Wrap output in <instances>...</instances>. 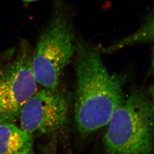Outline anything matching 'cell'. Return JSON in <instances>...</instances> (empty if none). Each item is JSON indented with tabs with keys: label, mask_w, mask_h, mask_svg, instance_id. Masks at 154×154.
Returning a JSON list of instances; mask_svg holds the SVG:
<instances>
[{
	"label": "cell",
	"mask_w": 154,
	"mask_h": 154,
	"mask_svg": "<svg viewBox=\"0 0 154 154\" xmlns=\"http://www.w3.org/2000/svg\"><path fill=\"white\" fill-rule=\"evenodd\" d=\"M75 51V122L88 135L107 125L121 105L123 79L108 70L97 49L78 43Z\"/></svg>",
	"instance_id": "1"
},
{
	"label": "cell",
	"mask_w": 154,
	"mask_h": 154,
	"mask_svg": "<svg viewBox=\"0 0 154 154\" xmlns=\"http://www.w3.org/2000/svg\"><path fill=\"white\" fill-rule=\"evenodd\" d=\"M103 138L107 154H151L154 147V106L144 95L123 99Z\"/></svg>",
	"instance_id": "2"
},
{
	"label": "cell",
	"mask_w": 154,
	"mask_h": 154,
	"mask_svg": "<svg viewBox=\"0 0 154 154\" xmlns=\"http://www.w3.org/2000/svg\"><path fill=\"white\" fill-rule=\"evenodd\" d=\"M75 51L73 37L64 17L56 16L41 35L31 59L34 77L43 88L57 90L64 69Z\"/></svg>",
	"instance_id": "3"
},
{
	"label": "cell",
	"mask_w": 154,
	"mask_h": 154,
	"mask_svg": "<svg viewBox=\"0 0 154 154\" xmlns=\"http://www.w3.org/2000/svg\"><path fill=\"white\" fill-rule=\"evenodd\" d=\"M31 59L25 48L0 72V125L17 120L23 106L38 90Z\"/></svg>",
	"instance_id": "4"
},
{
	"label": "cell",
	"mask_w": 154,
	"mask_h": 154,
	"mask_svg": "<svg viewBox=\"0 0 154 154\" xmlns=\"http://www.w3.org/2000/svg\"><path fill=\"white\" fill-rule=\"evenodd\" d=\"M69 104L66 94L57 90H37L23 106L20 127L31 135H54L66 126Z\"/></svg>",
	"instance_id": "5"
},
{
	"label": "cell",
	"mask_w": 154,
	"mask_h": 154,
	"mask_svg": "<svg viewBox=\"0 0 154 154\" xmlns=\"http://www.w3.org/2000/svg\"><path fill=\"white\" fill-rule=\"evenodd\" d=\"M0 154H35L33 135L14 123L1 124Z\"/></svg>",
	"instance_id": "6"
},
{
	"label": "cell",
	"mask_w": 154,
	"mask_h": 154,
	"mask_svg": "<svg viewBox=\"0 0 154 154\" xmlns=\"http://www.w3.org/2000/svg\"><path fill=\"white\" fill-rule=\"evenodd\" d=\"M151 42H154V9L134 32L116 41L102 49V51L105 53H112L129 47Z\"/></svg>",
	"instance_id": "7"
},
{
	"label": "cell",
	"mask_w": 154,
	"mask_h": 154,
	"mask_svg": "<svg viewBox=\"0 0 154 154\" xmlns=\"http://www.w3.org/2000/svg\"><path fill=\"white\" fill-rule=\"evenodd\" d=\"M40 151L41 154H58L55 138L48 144L42 146L40 148Z\"/></svg>",
	"instance_id": "8"
},
{
	"label": "cell",
	"mask_w": 154,
	"mask_h": 154,
	"mask_svg": "<svg viewBox=\"0 0 154 154\" xmlns=\"http://www.w3.org/2000/svg\"><path fill=\"white\" fill-rule=\"evenodd\" d=\"M151 67L154 71V47L151 53Z\"/></svg>",
	"instance_id": "9"
},
{
	"label": "cell",
	"mask_w": 154,
	"mask_h": 154,
	"mask_svg": "<svg viewBox=\"0 0 154 154\" xmlns=\"http://www.w3.org/2000/svg\"><path fill=\"white\" fill-rule=\"evenodd\" d=\"M151 90V94L152 96V103H153L154 106V86Z\"/></svg>",
	"instance_id": "10"
},
{
	"label": "cell",
	"mask_w": 154,
	"mask_h": 154,
	"mask_svg": "<svg viewBox=\"0 0 154 154\" xmlns=\"http://www.w3.org/2000/svg\"><path fill=\"white\" fill-rule=\"evenodd\" d=\"M23 2H34V1H36L38 0H22Z\"/></svg>",
	"instance_id": "11"
},
{
	"label": "cell",
	"mask_w": 154,
	"mask_h": 154,
	"mask_svg": "<svg viewBox=\"0 0 154 154\" xmlns=\"http://www.w3.org/2000/svg\"></svg>",
	"instance_id": "12"
}]
</instances>
